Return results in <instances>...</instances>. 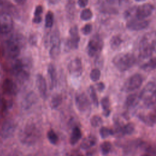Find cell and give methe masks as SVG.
<instances>
[{
    "instance_id": "cell-1",
    "label": "cell",
    "mask_w": 156,
    "mask_h": 156,
    "mask_svg": "<svg viewBox=\"0 0 156 156\" xmlns=\"http://www.w3.org/2000/svg\"><path fill=\"white\" fill-rule=\"evenodd\" d=\"M41 136V130L34 122H27L20 130L19 139L24 144L32 145L35 143Z\"/></svg>"
},
{
    "instance_id": "cell-2",
    "label": "cell",
    "mask_w": 156,
    "mask_h": 156,
    "mask_svg": "<svg viewBox=\"0 0 156 156\" xmlns=\"http://www.w3.org/2000/svg\"><path fill=\"white\" fill-rule=\"evenodd\" d=\"M136 58L131 53H121L116 55L112 62L116 68L120 71L130 69L135 63Z\"/></svg>"
},
{
    "instance_id": "cell-3",
    "label": "cell",
    "mask_w": 156,
    "mask_h": 156,
    "mask_svg": "<svg viewBox=\"0 0 156 156\" xmlns=\"http://www.w3.org/2000/svg\"><path fill=\"white\" fill-rule=\"evenodd\" d=\"M29 63L27 60H16L12 66V72L16 79L20 82L27 80L29 77L28 69Z\"/></svg>"
},
{
    "instance_id": "cell-4",
    "label": "cell",
    "mask_w": 156,
    "mask_h": 156,
    "mask_svg": "<svg viewBox=\"0 0 156 156\" xmlns=\"http://www.w3.org/2000/svg\"><path fill=\"white\" fill-rule=\"evenodd\" d=\"M21 41L17 36L11 37L7 40L5 43V51L9 58L16 59L19 56L21 52V46L22 45Z\"/></svg>"
},
{
    "instance_id": "cell-5",
    "label": "cell",
    "mask_w": 156,
    "mask_h": 156,
    "mask_svg": "<svg viewBox=\"0 0 156 156\" xmlns=\"http://www.w3.org/2000/svg\"><path fill=\"white\" fill-rule=\"evenodd\" d=\"M103 48V41L98 35H94L89 40L87 45V53L90 57L99 55Z\"/></svg>"
},
{
    "instance_id": "cell-6",
    "label": "cell",
    "mask_w": 156,
    "mask_h": 156,
    "mask_svg": "<svg viewBox=\"0 0 156 156\" xmlns=\"http://www.w3.org/2000/svg\"><path fill=\"white\" fill-rule=\"evenodd\" d=\"M13 23L12 16L7 13L0 12V33L7 34L13 29Z\"/></svg>"
},
{
    "instance_id": "cell-7",
    "label": "cell",
    "mask_w": 156,
    "mask_h": 156,
    "mask_svg": "<svg viewBox=\"0 0 156 156\" xmlns=\"http://www.w3.org/2000/svg\"><path fill=\"white\" fill-rule=\"evenodd\" d=\"M143 83V78L139 74L132 76L124 83L123 89L127 91H132L139 88Z\"/></svg>"
},
{
    "instance_id": "cell-8",
    "label": "cell",
    "mask_w": 156,
    "mask_h": 156,
    "mask_svg": "<svg viewBox=\"0 0 156 156\" xmlns=\"http://www.w3.org/2000/svg\"><path fill=\"white\" fill-rule=\"evenodd\" d=\"M16 124L14 121L12 119L6 120L2 124L0 135L2 138L7 139L12 137L16 130Z\"/></svg>"
},
{
    "instance_id": "cell-9",
    "label": "cell",
    "mask_w": 156,
    "mask_h": 156,
    "mask_svg": "<svg viewBox=\"0 0 156 156\" xmlns=\"http://www.w3.org/2000/svg\"><path fill=\"white\" fill-rule=\"evenodd\" d=\"M68 70L70 74L74 77H80L83 72L81 60L77 57L72 60L68 64Z\"/></svg>"
},
{
    "instance_id": "cell-10",
    "label": "cell",
    "mask_w": 156,
    "mask_h": 156,
    "mask_svg": "<svg viewBox=\"0 0 156 156\" xmlns=\"http://www.w3.org/2000/svg\"><path fill=\"white\" fill-rule=\"evenodd\" d=\"M76 105L81 112L87 111L90 107V102L87 95L83 93L77 94L75 98Z\"/></svg>"
},
{
    "instance_id": "cell-11",
    "label": "cell",
    "mask_w": 156,
    "mask_h": 156,
    "mask_svg": "<svg viewBox=\"0 0 156 156\" xmlns=\"http://www.w3.org/2000/svg\"><path fill=\"white\" fill-rule=\"evenodd\" d=\"M154 10V7L153 5L149 3L143 4L136 9V18L139 20H144L152 14Z\"/></svg>"
},
{
    "instance_id": "cell-12",
    "label": "cell",
    "mask_w": 156,
    "mask_h": 156,
    "mask_svg": "<svg viewBox=\"0 0 156 156\" xmlns=\"http://www.w3.org/2000/svg\"><path fill=\"white\" fill-rule=\"evenodd\" d=\"M149 24L148 21L144 20H139L138 18L132 19L129 21L126 24L127 28L132 31H139L144 29H146Z\"/></svg>"
},
{
    "instance_id": "cell-13",
    "label": "cell",
    "mask_w": 156,
    "mask_h": 156,
    "mask_svg": "<svg viewBox=\"0 0 156 156\" xmlns=\"http://www.w3.org/2000/svg\"><path fill=\"white\" fill-rule=\"evenodd\" d=\"M152 49L151 44H149L147 40L141 41L139 47V55L142 58H147L151 57L152 54Z\"/></svg>"
},
{
    "instance_id": "cell-14",
    "label": "cell",
    "mask_w": 156,
    "mask_h": 156,
    "mask_svg": "<svg viewBox=\"0 0 156 156\" xmlns=\"http://www.w3.org/2000/svg\"><path fill=\"white\" fill-rule=\"evenodd\" d=\"M156 91V85L153 82L147 83L143 89L141 90L140 98L145 101H147L149 98L153 94V93Z\"/></svg>"
},
{
    "instance_id": "cell-15",
    "label": "cell",
    "mask_w": 156,
    "mask_h": 156,
    "mask_svg": "<svg viewBox=\"0 0 156 156\" xmlns=\"http://www.w3.org/2000/svg\"><path fill=\"white\" fill-rule=\"evenodd\" d=\"M36 84L40 96L43 98H45L47 94V85L44 77L40 74L37 76Z\"/></svg>"
},
{
    "instance_id": "cell-16",
    "label": "cell",
    "mask_w": 156,
    "mask_h": 156,
    "mask_svg": "<svg viewBox=\"0 0 156 156\" xmlns=\"http://www.w3.org/2000/svg\"><path fill=\"white\" fill-rule=\"evenodd\" d=\"M2 90L6 94L13 95L16 92V85L12 80L6 79L3 82Z\"/></svg>"
},
{
    "instance_id": "cell-17",
    "label": "cell",
    "mask_w": 156,
    "mask_h": 156,
    "mask_svg": "<svg viewBox=\"0 0 156 156\" xmlns=\"http://www.w3.org/2000/svg\"><path fill=\"white\" fill-rule=\"evenodd\" d=\"M36 101H37V96L34 92L31 91V92H29L27 94L26 98L24 99L22 103V105L24 108L27 109L30 108L32 105H34L36 102Z\"/></svg>"
},
{
    "instance_id": "cell-18",
    "label": "cell",
    "mask_w": 156,
    "mask_h": 156,
    "mask_svg": "<svg viewBox=\"0 0 156 156\" xmlns=\"http://www.w3.org/2000/svg\"><path fill=\"white\" fill-rule=\"evenodd\" d=\"M48 74L49 80L50 89H52L56 85V72L52 64H49L48 66Z\"/></svg>"
},
{
    "instance_id": "cell-19",
    "label": "cell",
    "mask_w": 156,
    "mask_h": 156,
    "mask_svg": "<svg viewBox=\"0 0 156 156\" xmlns=\"http://www.w3.org/2000/svg\"><path fill=\"white\" fill-rule=\"evenodd\" d=\"M138 118L146 125L152 126L156 122V113H151L148 115H140Z\"/></svg>"
},
{
    "instance_id": "cell-20",
    "label": "cell",
    "mask_w": 156,
    "mask_h": 156,
    "mask_svg": "<svg viewBox=\"0 0 156 156\" xmlns=\"http://www.w3.org/2000/svg\"><path fill=\"white\" fill-rule=\"evenodd\" d=\"M50 43L51 44V47H60V32L57 29H55L51 34Z\"/></svg>"
},
{
    "instance_id": "cell-21",
    "label": "cell",
    "mask_w": 156,
    "mask_h": 156,
    "mask_svg": "<svg viewBox=\"0 0 156 156\" xmlns=\"http://www.w3.org/2000/svg\"><path fill=\"white\" fill-rule=\"evenodd\" d=\"M96 142V139L93 136H89L84 138L81 143V147L84 149H87L93 146Z\"/></svg>"
},
{
    "instance_id": "cell-22",
    "label": "cell",
    "mask_w": 156,
    "mask_h": 156,
    "mask_svg": "<svg viewBox=\"0 0 156 156\" xmlns=\"http://www.w3.org/2000/svg\"><path fill=\"white\" fill-rule=\"evenodd\" d=\"M70 38L68 40L67 44L70 49H76L78 48L80 41V37L79 34L75 35H69Z\"/></svg>"
},
{
    "instance_id": "cell-23",
    "label": "cell",
    "mask_w": 156,
    "mask_h": 156,
    "mask_svg": "<svg viewBox=\"0 0 156 156\" xmlns=\"http://www.w3.org/2000/svg\"><path fill=\"white\" fill-rule=\"evenodd\" d=\"M81 136H82V134H81L80 130L79 129V127H75L73 129L71 132V135L70 137V143L71 144H75L79 141V140L81 138Z\"/></svg>"
},
{
    "instance_id": "cell-24",
    "label": "cell",
    "mask_w": 156,
    "mask_h": 156,
    "mask_svg": "<svg viewBox=\"0 0 156 156\" xmlns=\"http://www.w3.org/2000/svg\"><path fill=\"white\" fill-rule=\"evenodd\" d=\"M101 104L104 111V115L105 117H108L110 113V101L108 97H104L101 99Z\"/></svg>"
},
{
    "instance_id": "cell-25",
    "label": "cell",
    "mask_w": 156,
    "mask_h": 156,
    "mask_svg": "<svg viewBox=\"0 0 156 156\" xmlns=\"http://www.w3.org/2000/svg\"><path fill=\"white\" fill-rule=\"evenodd\" d=\"M141 68L144 71H151L156 69V57L151 58L147 63L141 65Z\"/></svg>"
},
{
    "instance_id": "cell-26",
    "label": "cell",
    "mask_w": 156,
    "mask_h": 156,
    "mask_svg": "<svg viewBox=\"0 0 156 156\" xmlns=\"http://www.w3.org/2000/svg\"><path fill=\"white\" fill-rule=\"evenodd\" d=\"M62 101V96L58 94H55L52 98V99L51 101V104H50L51 107L53 109L58 108L60 106V105L61 104Z\"/></svg>"
},
{
    "instance_id": "cell-27",
    "label": "cell",
    "mask_w": 156,
    "mask_h": 156,
    "mask_svg": "<svg viewBox=\"0 0 156 156\" xmlns=\"http://www.w3.org/2000/svg\"><path fill=\"white\" fill-rule=\"evenodd\" d=\"M122 39L118 35L113 36L110 40V45L112 49H117L122 43Z\"/></svg>"
},
{
    "instance_id": "cell-28",
    "label": "cell",
    "mask_w": 156,
    "mask_h": 156,
    "mask_svg": "<svg viewBox=\"0 0 156 156\" xmlns=\"http://www.w3.org/2000/svg\"><path fill=\"white\" fill-rule=\"evenodd\" d=\"M80 17L83 21H88L92 18L93 13L90 9H85L81 12Z\"/></svg>"
},
{
    "instance_id": "cell-29",
    "label": "cell",
    "mask_w": 156,
    "mask_h": 156,
    "mask_svg": "<svg viewBox=\"0 0 156 156\" xmlns=\"http://www.w3.org/2000/svg\"><path fill=\"white\" fill-rule=\"evenodd\" d=\"M54 23V14L52 12L49 11L46 15L45 17V26L47 28L52 27Z\"/></svg>"
},
{
    "instance_id": "cell-30",
    "label": "cell",
    "mask_w": 156,
    "mask_h": 156,
    "mask_svg": "<svg viewBox=\"0 0 156 156\" xmlns=\"http://www.w3.org/2000/svg\"><path fill=\"white\" fill-rule=\"evenodd\" d=\"M89 93H90V96L91 98V99L94 104V105L96 107L98 106L99 105V102H98V96L96 95V93L95 91L94 88L93 86H90L89 88Z\"/></svg>"
},
{
    "instance_id": "cell-31",
    "label": "cell",
    "mask_w": 156,
    "mask_h": 156,
    "mask_svg": "<svg viewBox=\"0 0 156 156\" xmlns=\"http://www.w3.org/2000/svg\"><path fill=\"white\" fill-rule=\"evenodd\" d=\"M102 122L103 121L102 118L98 115L93 116L90 119V124L91 126L94 127H98L101 126L102 124Z\"/></svg>"
},
{
    "instance_id": "cell-32",
    "label": "cell",
    "mask_w": 156,
    "mask_h": 156,
    "mask_svg": "<svg viewBox=\"0 0 156 156\" xmlns=\"http://www.w3.org/2000/svg\"><path fill=\"white\" fill-rule=\"evenodd\" d=\"M135 130V125L132 122L126 124L122 128V133L126 135H131Z\"/></svg>"
},
{
    "instance_id": "cell-33",
    "label": "cell",
    "mask_w": 156,
    "mask_h": 156,
    "mask_svg": "<svg viewBox=\"0 0 156 156\" xmlns=\"http://www.w3.org/2000/svg\"><path fill=\"white\" fill-rule=\"evenodd\" d=\"M99 133L101 136L102 138H106L108 137L110 135H112L113 134V131L107 127H102L100 129Z\"/></svg>"
},
{
    "instance_id": "cell-34",
    "label": "cell",
    "mask_w": 156,
    "mask_h": 156,
    "mask_svg": "<svg viewBox=\"0 0 156 156\" xmlns=\"http://www.w3.org/2000/svg\"><path fill=\"white\" fill-rule=\"evenodd\" d=\"M112 148V144L109 141H104L101 144V149L103 155H107L109 153Z\"/></svg>"
},
{
    "instance_id": "cell-35",
    "label": "cell",
    "mask_w": 156,
    "mask_h": 156,
    "mask_svg": "<svg viewBox=\"0 0 156 156\" xmlns=\"http://www.w3.org/2000/svg\"><path fill=\"white\" fill-rule=\"evenodd\" d=\"M101 76V71L98 68L93 69L90 73V77L93 82L98 81Z\"/></svg>"
},
{
    "instance_id": "cell-36",
    "label": "cell",
    "mask_w": 156,
    "mask_h": 156,
    "mask_svg": "<svg viewBox=\"0 0 156 156\" xmlns=\"http://www.w3.org/2000/svg\"><path fill=\"white\" fill-rule=\"evenodd\" d=\"M136 98L137 96L136 94H129L126 99L125 101V104L126 106L127 107H130L132 105H133V104L135 102L136 100Z\"/></svg>"
},
{
    "instance_id": "cell-37",
    "label": "cell",
    "mask_w": 156,
    "mask_h": 156,
    "mask_svg": "<svg viewBox=\"0 0 156 156\" xmlns=\"http://www.w3.org/2000/svg\"><path fill=\"white\" fill-rule=\"evenodd\" d=\"M48 138L52 144H56L58 141V136L54 130H51L48 132Z\"/></svg>"
},
{
    "instance_id": "cell-38",
    "label": "cell",
    "mask_w": 156,
    "mask_h": 156,
    "mask_svg": "<svg viewBox=\"0 0 156 156\" xmlns=\"http://www.w3.org/2000/svg\"><path fill=\"white\" fill-rule=\"evenodd\" d=\"M91 30H92V26L90 24H87L82 28V32L83 33V35H85L90 34Z\"/></svg>"
},
{
    "instance_id": "cell-39",
    "label": "cell",
    "mask_w": 156,
    "mask_h": 156,
    "mask_svg": "<svg viewBox=\"0 0 156 156\" xmlns=\"http://www.w3.org/2000/svg\"><path fill=\"white\" fill-rule=\"evenodd\" d=\"M146 102L149 105H153L156 104V91L149 98V99L146 101Z\"/></svg>"
},
{
    "instance_id": "cell-40",
    "label": "cell",
    "mask_w": 156,
    "mask_h": 156,
    "mask_svg": "<svg viewBox=\"0 0 156 156\" xmlns=\"http://www.w3.org/2000/svg\"><path fill=\"white\" fill-rule=\"evenodd\" d=\"M37 41V37L35 35L32 34L30 36L29 39V42L30 45H32V46L36 45Z\"/></svg>"
},
{
    "instance_id": "cell-41",
    "label": "cell",
    "mask_w": 156,
    "mask_h": 156,
    "mask_svg": "<svg viewBox=\"0 0 156 156\" xmlns=\"http://www.w3.org/2000/svg\"><path fill=\"white\" fill-rule=\"evenodd\" d=\"M43 13V7L41 5H37L34 11V16H41Z\"/></svg>"
},
{
    "instance_id": "cell-42",
    "label": "cell",
    "mask_w": 156,
    "mask_h": 156,
    "mask_svg": "<svg viewBox=\"0 0 156 156\" xmlns=\"http://www.w3.org/2000/svg\"><path fill=\"white\" fill-rule=\"evenodd\" d=\"M77 3L80 7L84 8L88 5V0H78Z\"/></svg>"
},
{
    "instance_id": "cell-43",
    "label": "cell",
    "mask_w": 156,
    "mask_h": 156,
    "mask_svg": "<svg viewBox=\"0 0 156 156\" xmlns=\"http://www.w3.org/2000/svg\"><path fill=\"white\" fill-rule=\"evenodd\" d=\"M42 20V17L41 16H34V18L32 19L33 23L35 24L40 23Z\"/></svg>"
},
{
    "instance_id": "cell-44",
    "label": "cell",
    "mask_w": 156,
    "mask_h": 156,
    "mask_svg": "<svg viewBox=\"0 0 156 156\" xmlns=\"http://www.w3.org/2000/svg\"><path fill=\"white\" fill-rule=\"evenodd\" d=\"M97 88L98 90V91H102L104 88H105V85L103 82H99L97 84Z\"/></svg>"
},
{
    "instance_id": "cell-45",
    "label": "cell",
    "mask_w": 156,
    "mask_h": 156,
    "mask_svg": "<svg viewBox=\"0 0 156 156\" xmlns=\"http://www.w3.org/2000/svg\"><path fill=\"white\" fill-rule=\"evenodd\" d=\"M105 2L108 4H115L119 2V0H104Z\"/></svg>"
},
{
    "instance_id": "cell-46",
    "label": "cell",
    "mask_w": 156,
    "mask_h": 156,
    "mask_svg": "<svg viewBox=\"0 0 156 156\" xmlns=\"http://www.w3.org/2000/svg\"><path fill=\"white\" fill-rule=\"evenodd\" d=\"M151 47H152V51L156 52V40H153V41L151 43Z\"/></svg>"
},
{
    "instance_id": "cell-47",
    "label": "cell",
    "mask_w": 156,
    "mask_h": 156,
    "mask_svg": "<svg viewBox=\"0 0 156 156\" xmlns=\"http://www.w3.org/2000/svg\"><path fill=\"white\" fill-rule=\"evenodd\" d=\"M14 1L18 5H23L25 4L26 0H14Z\"/></svg>"
},
{
    "instance_id": "cell-48",
    "label": "cell",
    "mask_w": 156,
    "mask_h": 156,
    "mask_svg": "<svg viewBox=\"0 0 156 156\" xmlns=\"http://www.w3.org/2000/svg\"><path fill=\"white\" fill-rule=\"evenodd\" d=\"M60 1V0H49V2L51 4H56Z\"/></svg>"
},
{
    "instance_id": "cell-49",
    "label": "cell",
    "mask_w": 156,
    "mask_h": 156,
    "mask_svg": "<svg viewBox=\"0 0 156 156\" xmlns=\"http://www.w3.org/2000/svg\"><path fill=\"white\" fill-rule=\"evenodd\" d=\"M135 1L137 2H143V1H144L145 0H135Z\"/></svg>"
},
{
    "instance_id": "cell-50",
    "label": "cell",
    "mask_w": 156,
    "mask_h": 156,
    "mask_svg": "<svg viewBox=\"0 0 156 156\" xmlns=\"http://www.w3.org/2000/svg\"><path fill=\"white\" fill-rule=\"evenodd\" d=\"M142 156H151L150 155H148V154H144V155H142Z\"/></svg>"
},
{
    "instance_id": "cell-51",
    "label": "cell",
    "mask_w": 156,
    "mask_h": 156,
    "mask_svg": "<svg viewBox=\"0 0 156 156\" xmlns=\"http://www.w3.org/2000/svg\"><path fill=\"white\" fill-rule=\"evenodd\" d=\"M28 156H35V155H28Z\"/></svg>"
}]
</instances>
